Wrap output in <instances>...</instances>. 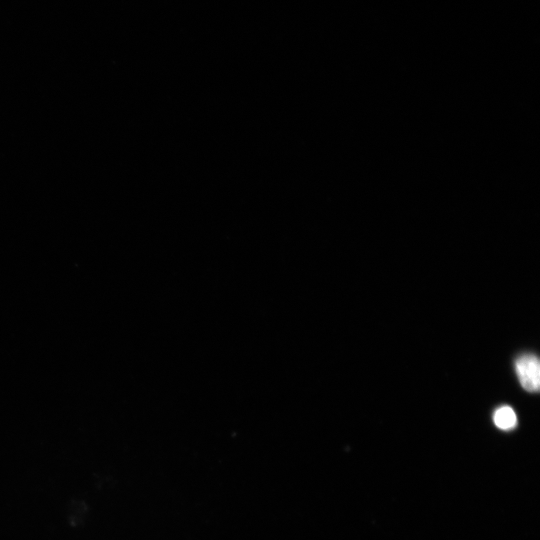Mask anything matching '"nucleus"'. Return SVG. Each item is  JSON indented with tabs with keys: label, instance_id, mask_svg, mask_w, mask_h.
I'll return each mask as SVG.
<instances>
[{
	"label": "nucleus",
	"instance_id": "obj_1",
	"mask_svg": "<svg viewBox=\"0 0 540 540\" xmlns=\"http://www.w3.org/2000/svg\"><path fill=\"white\" fill-rule=\"evenodd\" d=\"M515 370L521 386L528 392L540 388V363L536 355L525 353L515 361Z\"/></svg>",
	"mask_w": 540,
	"mask_h": 540
},
{
	"label": "nucleus",
	"instance_id": "obj_2",
	"mask_svg": "<svg viewBox=\"0 0 540 540\" xmlns=\"http://www.w3.org/2000/svg\"><path fill=\"white\" fill-rule=\"evenodd\" d=\"M493 421L498 428L511 430L517 425V416L511 407L504 405L495 410Z\"/></svg>",
	"mask_w": 540,
	"mask_h": 540
}]
</instances>
